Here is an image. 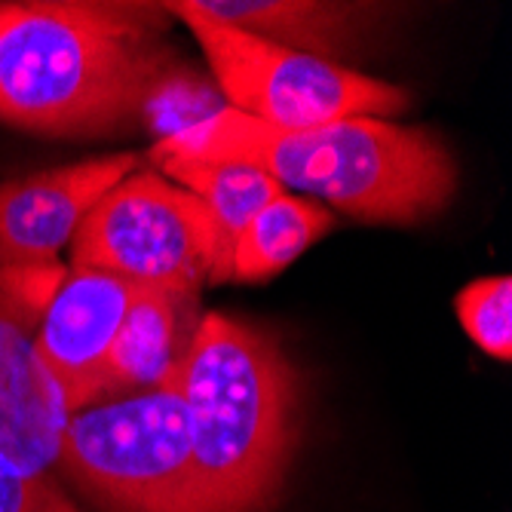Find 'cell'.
Listing matches in <instances>:
<instances>
[{"instance_id": "cell-1", "label": "cell", "mask_w": 512, "mask_h": 512, "mask_svg": "<svg viewBox=\"0 0 512 512\" xmlns=\"http://www.w3.org/2000/svg\"><path fill=\"white\" fill-rule=\"evenodd\" d=\"M163 4H0V123L89 138L138 123L151 80L172 62Z\"/></svg>"}, {"instance_id": "cell-2", "label": "cell", "mask_w": 512, "mask_h": 512, "mask_svg": "<svg viewBox=\"0 0 512 512\" xmlns=\"http://www.w3.org/2000/svg\"><path fill=\"white\" fill-rule=\"evenodd\" d=\"M234 160L267 172L365 224H417L457 188L451 151L427 129L350 117L310 129H273L234 108L151 148V160Z\"/></svg>"}, {"instance_id": "cell-3", "label": "cell", "mask_w": 512, "mask_h": 512, "mask_svg": "<svg viewBox=\"0 0 512 512\" xmlns=\"http://www.w3.org/2000/svg\"><path fill=\"white\" fill-rule=\"evenodd\" d=\"M191 417L194 512H264L295 445V371L252 325L206 313L172 378Z\"/></svg>"}, {"instance_id": "cell-4", "label": "cell", "mask_w": 512, "mask_h": 512, "mask_svg": "<svg viewBox=\"0 0 512 512\" xmlns=\"http://www.w3.org/2000/svg\"><path fill=\"white\" fill-rule=\"evenodd\" d=\"M163 10L197 37L227 108L258 123L310 129L350 117L387 120L408 108L402 86L224 25L206 16L197 0H175Z\"/></svg>"}, {"instance_id": "cell-5", "label": "cell", "mask_w": 512, "mask_h": 512, "mask_svg": "<svg viewBox=\"0 0 512 512\" xmlns=\"http://www.w3.org/2000/svg\"><path fill=\"white\" fill-rule=\"evenodd\" d=\"M114 512H194L191 417L172 381L74 411L59 460Z\"/></svg>"}, {"instance_id": "cell-6", "label": "cell", "mask_w": 512, "mask_h": 512, "mask_svg": "<svg viewBox=\"0 0 512 512\" xmlns=\"http://www.w3.org/2000/svg\"><path fill=\"white\" fill-rule=\"evenodd\" d=\"M218 264L209 209L157 172H129L71 237V267L105 270L138 289L197 298Z\"/></svg>"}, {"instance_id": "cell-7", "label": "cell", "mask_w": 512, "mask_h": 512, "mask_svg": "<svg viewBox=\"0 0 512 512\" xmlns=\"http://www.w3.org/2000/svg\"><path fill=\"white\" fill-rule=\"evenodd\" d=\"M65 267L0 270V460L43 476L59 460L68 405L34 353V329Z\"/></svg>"}, {"instance_id": "cell-8", "label": "cell", "mask_w": 512, "mask_h": 512, "mask_svg": "<svg viewBox=\"0 0 512 512\" xmlns=\"http://www.w3.org/2000/svg\"><path fill=\"white\" fill-rule=\"evenodd\" d=\"M135 289L105 270L68 267L46 304L34 329V353L71 414L102 402L105 362Z\"/></svg>"}, {"instance_id": "cell-9", "label": "cell", "mask_w": 512, "mask_h": 512, "mask_svg": "<svg viewBox=\"0 0 512 512\" xmlns=\"http://www.w3.org/2000/svg\"><path fill=\"white\" fill-rule=\"evenodd\" d=\"M132 169V154H114L0 184V270L56 267L83 215Z\"/></svg>"}, {"instance_id": "cell-10", "label": "cell", "mask_w": 512, "mask_h": 512, "mask_svg": "<svg viewBox=\"0 0 512 512\" xmlns=\"http://www.w3.org/2000/svg\"><path fill=\"white\" fill-rule=\"evenodd\" d=\"M197 7L224 25L335 65L353 56L375 25L399 10L390 4L335 0H197Z\"/></svg>"}, {"instance_id": "cell-11", "label": "cell", "mask_w": 512, "mask_h": 512, "mask_svg": "<svg viewBox=\"0 0 512 512\" xmlns=\"http://www.w3.org/2000/svg\"><path fill=\"white\" fill-rule=\"evenodd\" d=\"M194 301L163 289H135L105 362L102 402L154 390L172 378L191 344V338H181V310Z\"/></svg>"}, {"instance_id": "cell-12", "label": "cell", "mask_w": 512, "mask_h": 512, "mask_svg": "<svg viewBox=\"0 0 512 512\" xmlns=\"http://www.w3.org/2000/svg\"><path fill=\"white\" fill-rule=\"evenodd\" d=\"M163 178L178 188L191 191L212 215L218 234V264L212 283L230 279V249H234L240 230L273 200L283 188L261 169L234 163V160H197V157H169L157 163Z\"/></svg>"}, {"instance_id": "cell-13", "label": "cell", "mask_w": 512, "mask_h": 512, "mask_svg": "<svg viewBox=\"0 0 512 512\" xmlns=\"http://www.w3.org/2000/svg\"><path fill=\"white\" fill-rule=\"evenodd\" d=\"M332 227L335 215L322 203L283 191L240 230L230 249V279L264 283L298 261L325 234H332Z\"/></svg>"}, {"instance_id": "cell-14", "label": "cell", "mask_w": 512, "mask_h": 512, "mask_svg": "<svg viewBox=\"0 0 512 512\" xmlns=\"http://www.w3.org/2000/svg\"><path fill=\"white\" fill-rule=\"evenodd\" d=\"M224 108L227 102L212 77L172 59L151 80L142 108H138V123L154 132L157 142H166V138L197 129Z\"/></svg>"}, {"instance_id": "cell-15", "label": "cell", "mask_w": 512, "mask_h": 512, "mask_svg": "<svg viewBox=\"0 0 512 512\" xmlns=\"http://www.w3.org/2000/svg\"><path fill=\"white\" fill-rule=\"evenodd\" d=\"M457 319L488 356L509 362L512 359V279L485 276L463 286L454 301Z\"/></svg>"}, {"instance_id": "cell-16", "label": "cell", "mask_w": 512, "mask_h": 512, "mask_svg": "<svg viewBox=\"0 0 512 512\" xmlns=\"http://www.w3.org/2000/svg\"><path fill=\"white\" fill-rule=\"evenodd\" d=\"M0 512H77V509L53 479H46V473L43 476L22 473L0 460Z\"/></svg>"}]
</instances>
